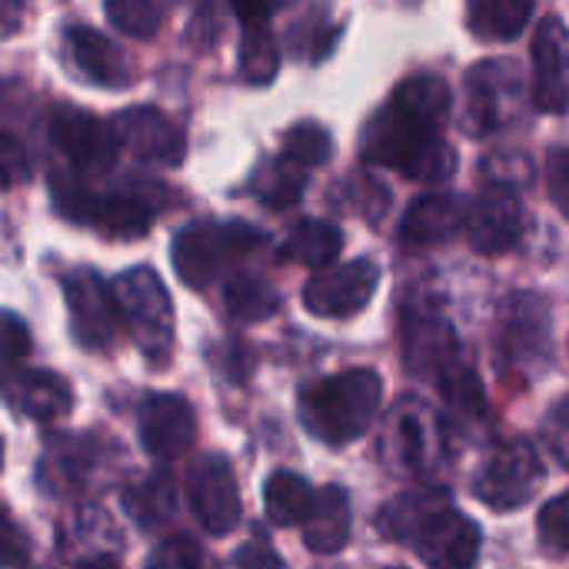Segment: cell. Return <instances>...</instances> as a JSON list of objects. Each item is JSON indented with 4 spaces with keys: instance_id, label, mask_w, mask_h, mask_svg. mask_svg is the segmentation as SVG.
Listing matches in <instances>:
<instances>
[{
    "instance_id": "cell-1",
    "label": "cell",
    "mask_w": 569,
    "mask_h": 569,
    "mask_svg": "<svg viewBox=\"0 0 569 569\" xmlns=\"http://www.w3.org/2000/svg\"><path fill=\"white\" fill-rule=\"evenodd\" d=\"M380 397H383L380 373L367 367L343 370L310 383L300 393V420L317 440L330 447H343L360 440L373 427L380 413Z\"/></svg>"
},
{
    "instance_id": "cell-2",
    "label": "cell",
    "mask_w": 569,
    "mask_h": 569,
    "mask_svg": "<svg viewBox=\"0 0 569 569\" xmlns=\"http://www.w3.org/2000/svg\"><path fill=\"white\" fill-rule=\"evenodd\" d=\"M153 187L157 183H120L107 193H97L67 173H53L50 200L67 220L87 223L110 240H137L153 227L160 213Z\"/></svg>"
},
{
    "instance_id": "cell-3",
    "label": "cell",
    "mask_w": 569,
    "mask_h": 569,
    "mask_svg": "<svg viewBox=\"0 0 569 569\" xmlns=\"http://www.w3.org/2000/svg\"><path fill=\"white\" fill-rule=\"evenodd\" d=\"M363 160L390 167L417 183H447L457 173V150L437 133L383 110L363 133Z\"/></svg>"
},
{
    "instance_id": "cell-4",
    "label": "cell",
    "mask_w": 569,
    "mask_h": 569,
    "mask_svg": "<svg viewBox=\"0 0 569 569\" xmlns=\"http://www.w3.org/2000/svg\"><path fill=\"white\" fill-rule=\"evenodd\" d=\"M263 240H267L263 230H257L250 223L197 220V223L183 227L173 240V250H170L173 270L187 287L207 290L233 260L263 247Z\"/></svg>"
},
{
    "instance_id": "cell-5",
    "label": "cell",
    "mask_w": 569,
    "mask_h": 569,
    "mask_svg": "<svg viewBox=\"0 0 569 569\" xmlns=\"http://www.w3.org/2000/svg\"><path fill=\"white\" fill-rule=\"evenodd\" d=\"M110 287L137 350L150 363H167L173 350V303L163 280L150 267H133L123 270Z\"/></svg>"
},
{
    "instance_id": "cell-6",
    "label": "cell",
    "mask_w": 569,
    "mask_h": 569,
    "mask_svg": "<svg viewBox=\"0 0 569 569\" xmlns=\"http://www.w3.org/2000/svg\"><path fill=\"white\" fill-rule=\"evenodd\" d=\"M543 483H547V467L537 447L530 440H503L487 453L473 480V497L497 513H513L527 507Z\"/></svg>"
},
{
    "instance_id": "cell-7",
    "label": "cell",
    "mask_w": 569,
    "mask_h": 569,
    "mask_svg": "<svg viewBox=\"0 0 569 569\" xmlns=\"http://www.w3.org/2000/svg\"><path fill=\"white\" fill-rule=\"evenodd\" d=\"M447 447L443 420L417 397L400 400L380 430V453L397 473L423 477L437 467Z\"/></svg>"
},
{
    "instance_id": "cell-8",
    "label": "cell",
    "mask_w": 569,
    "mask_h": 569,
    "mask_svg": "<svg viewBox=\"0 0 569 569\" xmlns=\"http://www.w3.org/2000/svg\"><path fill=\"white\" fill-rule=\"evenodd\" d=\"M187 507L193 513V520L210 533V537H230L240 527V490H237V477L227 457L220 453H203L190 463L187 480Z\"/></svg>"
},
{
    "instance_id": "cell-9",
    "label": "cell",
    "mask_w": 569,
    "mask_h": 569,
    "mask_svg": "<svg viewBox=\"0 0 569 569\" xmlns=\"http://www.w3.org/2000/svg\"><path fill=\"white\" fill-rule=\"evenodd\" d=\"M523 97V77L513 60H490L467 73L463 127L470 137H490L513 120Z\"/></svg>"
},
{
    "instance_id": "cell-10",
    "label": "cell",
    "mask_w": 569,
    "mask_h": 569,
    "mask_svg": "<svg viewBox=\"0 0 569 569\" xmlns=\"http://www.w3.org/2000/svg\"><path fill=\"white\" fill-rule=\"evenodd\" d=\"M63 300L70 313V330L83 350H110L123 317L113 297V287H107L93 270L80 267L63 277Z\"/></svg>"
},
{
    "instance_id": "cell-11",
    "label": "cell",
    "mask_w": 569,
    "mask_h": 569,
    "mask_svg": "<svg viewBox=\"0 0 569 569\" xmlns=\"http://www.w3.org/2000/svg\"><path fill=\"white\" fill-rule=\"evenodd\" d=\"M380 287V267L370 257L317 270L303 287V307L323 320H347L360 313Z\"/></svg>"
},
{
    "instance_id": "cell-12",
    "label": "cell",
    "mask_w": 569,
    "mask_h": 569,
    "mask_svg": "<svg viewBox=\"0 0 569 569\" xmlns=\"http://www.w3.org/2000/svg\"><path fill=\"white\" fill-rule=\"evenodd\" d=\"M500 367H533L550 357V310L537 293H517L503 303L497 323Z\"/></svg>"
},
{
    "instance_id": "cell-13",
    "label": "cell",
    "mask_w": 569,
    "mask_h": 569,
    "mask_svg": "<svg viewBox=\"0 0 569 569\" xmlns=\"http://www.w3.org/2000/svg\"><path fill=\"white\" fill-rule=\"evenodd\" d=\"M50 140L53 147L83 173H103L113 167L120 147V137L113 123H103L100 117L73 107H57L50 117Z\"/></svg>"
},
{
    "instance_id": "cell-14",
    "label": "cell",
    "mask_w": 569,
    "mask_h": 569,
    "mask_svg": "<svg viewBox=\"0 0 569 569\" xmlns=\"http://www.w3.org/2000/svg\"><path fill=\"white\" fill-rule=\"evenodd\" d=\"M533 83L530 100L543 113L569 110V27L560 17H543L533 43Z\"/></svg>"
},
{
    "instance_id": "cell-15",
    "label": "cell",
    "mask_w": 569,
    "mask_h": 569,
    "mask_svg": "<svg viewBox=\"0 0 569 569\" xmlns=\"http://www.w3.org/2000/svg\"><path fill=\"white\" fill-rule=\"evenodd\" d=\"M137 433L143 450L160 460H180L197 437V417L190 403L177 393H150L137 410Z\"/></svg>"
},
{
    "instance_id": "cell-16",
    "label": "cell",
    "mask_w": 569,
    "mask_h": 569,
    "mask_svg": "<svg viewBox=\"0 0 569 569\" xmlns=\"http://www.w3.org/2000/svg\"><path fill=\"white\" fill-rule=\"evenodd\" d=\"M480 527L450 503L437 510L413 537V550L427 569H473L480 560Z\"/></svg>"
},
{
    "instance_id": "cell-17",
    "label": "cell",
    "mask_w": 569,
    "mask_h": 569,
    "mask_svg": "<svg viewBox=\"0 0 569 569\" xmlns=\"http://www.w3.org/2000/svg\"><path fill=\"white\" fill-rule=\"evenodd\" d=\"M110 123L120 137V147L130 150L137 160L160 163V167H180V160L187 153V137L157 107H130V110L117 113Z\"/></svg>"
},
{
    "instance_id": "cell-18",
    "label": "cell",
    "mask_w": 569,
    "mask_h": 569,
    "mask_svg": "<svg viewBox=\"0 0 569 569\" xmlns=\"http://www.w3.org/2000/svg\"><path fill=\"white\" fill-rule=\"evenodd\" d=\"M467 240L477 253L497 257L520 243L523 237V207L513 190L487 187L467 210Z\"/></svg>"
},
{
    "instance_id": "cell-19",
    "label": "cell",
    "mask_w": 569,
    "mask_h": 569,
    "mask_svg": "<svg viewBox=\"0 0 569 569\" xmlns=\"http://www.w3.org/2000/svg\"><path fill=\"white\" fill-rule=\"evenodd\" d=\"M403 357L413 377L437 380L453 360H460V340L457 330L427 310H407L403 313Z\"/></svg>"
},
{
    "instance_id": "cell-20",
    "label": "cell",
    "mask_w": 569,
    "mask_h": 569,
    "mask_svg": "<svg viewBox=\"0 0 569 569\" xmlns=\"http://www.w3.org/2000/svg\"><path fill=\"white\" fill-rule=\"evenodd\" d=\"M63 53L70 60V67L87 77L97 87H110V90H123L133 80V67L123 57V50L107 40L100 30L87 27V23H73L63 33Z\"/></svg>"
},
{
    "instance_id": "cell-21",
    "label": "cell",
    "mask_w": 569,
    "mask_h": 569,
    "mask_svg": "<svg viewBox=\"0 0 569 569\" xmlns=\"http://www.w3.org/2000/svg\"><path fill=\"white\" fill-rule=\"evenodd\" d=\"M7 403L27 420L53 423L70 413L73 390L60 373H50V370H10Z\"/></svg>"
},
{
    "instance_id": "cell-22",
    "label": "cell",
    "mask_w": 569,
    "mask_h": 569,
    "mask_svg": "<svg viewBox=\"0 0 569 569\" xmlns=\"http://www.w3.org/2000/svg\"><path fill=\"white\" fill-rule=\"evenodd\" d=\"M467 210L470 207L450 193L417 197L400 220V240L407 247H440L467 227Z\"/></svg>"
},
{
    "instance_id": "cell-23",
    "label": "cell",
    "mask_w": 569,
    "mask_h": 569,
    "mask_svg": "<svg viewBox=\"0 0 569 569\" xmlns=\"http://www.w3.org/2000/svg\"><path fill=\"white\" fill-rule=\"evenodd\" d=\"M450 107H453V93L433 73H417V77L403 80L387 103V110H393L400 120L423 127V130H437V133L450 120Z\"/></svg>"
},
{
    "instance_id": "cell-24",
    "label": "cell",
    "mask_w": 569,
    "mask_h": 569,
    "mask_svg": "<svg viewBox=\"0 0 569 569\" xmlns=\"http://www.w3.org/2000/svg\"><path fill=\"white\" fill-rule=\"evenodd\" d=\"M350 540V497L343 487L317 493L313 510L303 523V543L313 553H340Z\"/></svg>"
},
{
    "instance_id": "cell-25",
    "label": "cell",
    "mask_w": 569,
    "mask_h": 569,
    "mask_svg": "<svg viewBox=\"0 0 569 569\" xmlns=\"http://www.w3.org/2000/svg\"><path fill=\"white\" fill-rule=\"evenodd\" d=\"M533 3L537 0H467V27L490 43L517 40L533 20Z\"/></svg>"
},
{
    "instance_id": "cell-26",
    "label": "cell",
    "mask_w": 569,
    "mask_h": 569,
    "mask_svg": "<svg viewBox=\"0 0 569 569\" xmlns=\"http://www.w3.org/2000/svg\"><path fill=\"white\" fill-rule=\"evenodd\" d=\"M343 250V233L340 227H333L330 220H303L290 230V237L280 247V257L297 263V267H310V270H327L337 263Z\"/></svg>"
},
{
    "instance_id": "cell-27",
    "label": "cell",
    "mask_w": 569,
    "mask_h": 569,
    "mask_svg": "<svg viewBox=\"0 0 569 569\" xmlns=\"http://www.w3.org/2000/svg\"><path fill=\"white\" fill-rule=\"evenodd\" d=\"M450 503V497L443 490H413V493H400L397 500H390L380 517H377V527L383 537L390 540H403V543H413V537L420 533V527Z\"/></svg>"
},
{
    "instance_id": "cell-28",
    "label": "cell",
    "mask_w": 569,
    "mask_h": 569,
    "mask_svg": "<svg viewBox=\"0 0 569 569\" xmlns=\"http://www.w3.org/2000/svg\"><path fill=\"white\" fill-rule=\"evenodd\" d=\"M313 490L297 473L277 470L263 483V510L273 527H303L313 510Z\"/></svg>"
},
{
    "instance_id": "cell-29",
    "label": "cell",
    "mask_w": 569,
    "mask_h": 569,
    "mask_svg": "<svg viewBox=\"0 0 569 569\" xmlns=\"http://www.w3.org/2000/svg\"><path fill=\"white\" fill-rule=\"evenodd\" d=\"M303 183H307V170L290 163L287 157H273L267 163H260V170L253 173L250 180V193L273 207V210H283V207H293L303 193Z\"/></svg>"
},
{
    "instance_id": "cell-30",
    "label": "cell",
    "mask_w": 569,
    "mask_h": 569,
    "mask_svg": "<svg viewBox=\"0 0 569 569\" xmlns=\"http://www.w3.org/2000/svg\"><path fill=\"white\" fill-rule=\"evenodd\" d=\"M433 383L450 410H457L463 417H483L487 397H483V383H480L477 370L470 367V360H463V357L453 360Z\"/></svg>"
},
{
    "instance_id": "cell-31",
    "label": "cell",
    "mask_w": 569,
    "mask_h": 569,
    "mask_svg": "<svg viewBox=\"0 0 569 569\" xmlns=\"http://www.w3.org/2000/svg\"><path fill=\"white\" fill-rule=\"evenodd\" d=\"M223 303H227V313H230L233 320L257 323V320H267L270 313H277L280 297H277V290H273L267 280H260V277H233V280L227 283Z\"/></svg>"
},
{
    "instance_id": "cell-32",
    "label": "cell",
    "mask_w": 569,
    "mask_h": 569,
    "mask_svg": "<svg viewBox=\"0 0 569 569\" xmlns=\"http://www.w3.org/2000/svg\"><path fill=\"white\" fill-rule=\"evenodd\" d=\"M127 510L130 517L143 527V530H157L160 523H167L177 510V497H173V483L167 473H157L150 480H143L140 487H133L127 493Z\"/></svg>"
},
{
    "instance_id": "cell-33",
    "label": "cell",
    "mask_w": 569,
    "mask_h": 569,
    "mask_svg": "<svg viewBox=\"0 0 569 569\" xmlns=\"http://www.w3.org/2000/svg\"><path fill=\"white\" fill-rule=\"evenodd\" d=\"M280 70V50L277 40L270 37L267 23L257 27H243V40H240V73L247 83L263 87L277 77Z\"/></svg>"
},
{
    "instance_id": "cell-34",
    "label": "cell",
    "mask_w": 569,
    "mask_h": 569,
    "mask_svg": "<svg viewBox=\"0 0 569 569\" xmlns=\"http://www.w3.org/2000/svg\"><path fill=\"white\" fill-rule=\"evenodd\" d=\"M280 157H287L290 163H297V167H303V170L323 167V163H330V157H333V137H330V130L320 127L317 120H300V123H293V127L283 133Z\"/></svg>"
},
{
    "instance_id": "cell-35",
    "label": "cell",
    "mask_w": 569,
    "mask_h": 569,
    "mask_svg": "<svg viewBox=\"0 0 569 569\" xmlns=\"http://www.w3.org/2000/svg\"><path fill=\"white\" fill-rule=\"evenodd\" d=\"M107 20L137 40H147L163 23V0H103Z\"/></svg>"
},
{
    "instance_id": "cell-36",
    "label": "cell",
    "mask_w": 569,
    "mask_h": 569,
    "mask_svg": "<svg viewBox=\"0 0 569 569\" xmlns=\"http://www.w3.org/2000/svg\"><path fill=\"white\" fill-rule=\"evenodd\" d=\"M483 180H487V187L517 190L533 180V167L523 153H493L483 163Z\"/></svg>"
},
{
    "instance_id": "cell-37",
    "label": "cell",
    "mask_w": 569,
    "mask_h": 569,
    "mask_svg": "<svg viewBox=\"0 0 569 569\" xmlns=\"http://www.w3.org/2000/svg\"><path fill=\"white\" fill-rule=\"evenodd\" d=\"M537 533H540V543H543L550 553H569V493L550 500V503L540 510Z\"/></svg>"
},
{
    "instance_id": "cell-38",
    "label": "cell",
    "mask_w": 569,
    "mask_h": 569,
    "mask_svg": "<svg viewBox=\"0 0 569 569\" xmlns=\"http://www.w3.org/2000/svg\"><path fill=\"white\" fill-rule=\"evenodd\" d=\"M147 569H200V547L190 537H170L150 553Z\"/></svg>"
},
{
    "instance_id": "cell-39",
    "label": "cell",
    "mask_w": 569,
    "mask_h": 569,
    "mask_svg": "<svg viewBox=\"0 0 569 569\" xmlns=\"http://www.w3.org/2000/svg\"><path fill=\"white\" fill-rule=\"evenodd\" d=\"M547 190L550 200L560 207V213L569 217V147H553L547 157Z\"/></svg>"
},
{
    "instance_id": "cell-40",
    "label": "cell",
    "mask_w": 569,
    "mask_h": 569,
    "mask_svg": "<svg viewBox=\"0 0 569 569\" xmlns=\"http://www.w3.org/2000/svg\"><path fill=\"white\" fill-rule=\"evenodd\" d=\"M543 440H547L550 453L569 470V397L550 410V417L543 423Z\"/></svg>"
},
{
    "instance_id": "cell-41",
    "label": "cell",
    "mask_w": 569,
    "mask_h": 569,
    "mask_svg": "<svg viewBox=\"0 0 569 569\" xmlns=\"http://www.w3.org/2000/svg\"><path fill=\"white\" fill-rule=\"evenodd\" d=\"M30 330L20 323L17 313H3V360H7V370H13L23 357H30Z\"/></svg>"
},
{
    "instance_id": "cell-42",
    "label": "cell",
    "mask_w": 569,
    "mask_h": 569,
    "mask_svg": "<svg viewBox=\"0 0 569 569\" xmlns=\"http://www.w3.org/2000/svg\"><path fill=\"white\" fill-rule=\"evenodd\" d=\"M293 0H230L233 13L240 17L243 27H257V23H267L273 13H280L283 7H290Z\"/></svg>"
},
{
    "instance_id": "cell-43",
    "label": "cell",
    "mask_w": 569,
    "mask_h": 569,
    "mask_svg": "<svg viewBox=\"0 0 569 569\" xmlns=\"http://www.w3.org/2000/svg\"><path fill=\"white\" fill-rule=\"evenodd\" d=\"M237 567L240 569H283L280 563V557L273 553V547H270V540H260V537H253L243 550H240V557H237Z\"/></svg>"
},
{
    "instance_id": "cell-44",
    "label": "cell",
    "mask_w": 569,
    "mask_h": 569,
    "mask_svg": "<svg viewBox=\"0 0 569 569\" xmlns=\"http://www.w3.org/2000/svg\"><path fill=\"white\" fill-rule=\"evenodd\" d=\"M27 560V537L17 530L13 517H3V567L17 569Z\"/></svg>"
},
{
    "instance_id": "cell-45",
    "label": "cell",
    "mask_w": 569,
    "mask_h": 569,
    "mask_svg": "<svg viewBox=\"0 0 569 569\" xmlns=\"http://www.w3.org/2000/svg\"><path fill=\"white\" fill-rule=\"evenodd\" d=\"M27 173H30V167H27V160H23L17 140L7 133V137H3V180H7V187H13V183H17L20 177H27Z\"/></svg>"
},
{
    "instance_id": "cell-46",
    "label": "cell",
    "mask_w": 569,
    "mask_h": 569,
    "mask_svg": "<svg viewBox=\"0 0 569 569\" xmlns=\"http://www.w3.org/2000/svg\"><path fill=\"white\" fill-rule=\"evenodd\" d=\"M20 20V0H3V30L13 33Z\"/></svg>"
},
{
    "instance_id": "cell-47",
    "label": "cell",
    "mask_w": 569,
    "mask_h": 569,
    "mask_svg": "<svg viewBox=\"0 0 569 569\" xmlns=\"http://www.w3.org/2000/svg\"><path fill=\"white\" fill-rule=\"evenodd\" d=\"M77 569H123L113 557H90V560H83Z\"/></svg>"
}]
</instances>
